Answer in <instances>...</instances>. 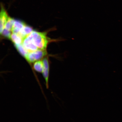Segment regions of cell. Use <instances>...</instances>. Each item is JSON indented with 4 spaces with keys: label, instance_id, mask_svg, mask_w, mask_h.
<instances>
[{
    "label": "cell",
    "instance_id": "cell-1",
    "mask_svg": "<svg viewBox=\"0 0 122 122\" xmlns=\"http://www.w3.org/2000/svg\"><path fill=\"white\" fill-rule=\"evenodd\" d=\"M26 37L39 49L45 50L48 42L45 33L33 31Z\"/></svg>",
    "mask_w": 122,
    "mask_h": 122
},
{
    "label": "cell",
    "instance_id": "cell-2",
    "mask_svg": "<svg viewBox=\"0 0 122 122\" xmlns=\"http://www.w3.org/2000/svg\"><path fill=\"white\" fill-rule=\"evenodd\" d=\"M46 54L45 50L39 49L36 51L29 53L25 58L30 63H33L36 61L41 60Z\"/></svg>",
    "mask_w": 122,
    "mask_h": 122
},
{
    "label": "cell",
    "instance_id": "cell-3",
    "mask_svg": "<svg viewBox=\"0 0 122 122\" xmlns=\"http://www.w3.org/2000/svg\"><path fill=\"white\" fill-rule=\"evenodd\" d=\"M22 44L29 53L32 52L39 49L26 37L23 39Z\"/></svg>",
    "mask_w": 122,
    "mask_h": 122
},
{
    "label": "cell",
    "instance_id": "cell-4",
    "mask_svg": "<svg viewBox=\"0 0 122 122\" xmlns=\"http://www.w3.org/2000/svg\"><path fill=\"white\" fill-rule=\"evenodd\" d=\"M9 17L6 12L2 8L0 15V32L1 34L4 29Z\"/></svg>",
    "mask_w": 122,
    "mask_h": 122
},
{
    "label": "cell",
    "instance_id": "cell-5",
    "mask_svg": "<svg viewBox=\"0 0 122 122\" xmlns=\"http://www.w3.org/2000/svg\"><path fill=\"white\" fill-rule=\"evenodd\" d=\"M44 66V69L43 74L45 78L47 88H48V78L49 72V64L47 58H45L42 60Z\"/></svg>",
    "mask_w": 122,
    "mask_h": 122
},
{
    "label": "cell",
    "instance_id": "cell-6",
    "mask_svg": "<svg viewBox=\"0 0 122 122\" xmlns=\"http://www.w3.org/2000/svg\"><path fill=\"white\" fill-rule=\"evenodd\" d=\"M33 31L31 27L25 25L18 34L23 39Z\"/></svg>",
    "mask_w": 122,
    "mask_h": 122
},
{
    "label": "cell",
    "instance_id": "cell-7",
    "mask_svg": "<svg viewBox=\"0 0 122 122\" xmlns=\"http://www.w3.org/2000/svg\"><path fill=\"white\" fill-rule=\"evenodd\" d=\"M25 25L24 23L20 21L15 20L12 31V32L18 34Z\"/></svg>",
    "mask_w": 122,
    "mask_h": 122
},
{
    "label": "cell",
    "instance_id": "cell-8",
    "mask_svg": "<svg viewBox=\"0 0 122 122\" xmlns=\"http://www.w3.org/2000/svg\"><path fill=\"white\" fill-rule=\"evenodd\" d=\"M10 39L15 45H19L22 43L23 39L18 34L12 33Z\"/></svg>",
    "mask_w": 122,
    "mask_h": 122
},
{
    "label": "cell",
    "instance_id": "cell-9",
    "mask_svg": "<svg viewBox=\"0 0 122 122\" xmlns=\"http://www.w3.org/2000/svg\"><path fill=\"white\" fill-rule=\"evenodd\" d=\"M34 69L39 72H43L44 69L43 62L42 61H38L35 62L33 65Z\"/></svg>",
    "mask_w": 122,
    "mask_h": 122
},
{
    "label": "cell",
    "instance_id": "cell-10",
    "mask_svg": "<svg viewBox=\"0 0 122 122\" xmlns=\"http://www.w3.org/2000/svg\"><path fill=\"white\" fill-rule=\"evenodd\" d=\"M15 46L18 51L23 57L25 58L27 55L28 54L29 52L24 48L22 44H20V45H15Z\"/></svg>",
    "mask_w": 122,
    "mask_h": 122
},
{
    "label": "cell",
    "instance_id": "cell-11",
    "mask_svg": "<svg viewBox=\"0 0 122 122\" xmlns=\"http://www.w3.org/2000/svg\"><path fill=\"white\" fill-rule=\"evenodd\" d=\"M15 21V20L14 19L9 17L6 23L4 28L10 30V31H12Z\"/></svg>",
    "mask_w": 122,
    "mask_h": 122
},
{
    "label": "cell",
    "instance_id": "cell-12",
    "mask_svg": "<svg viewBox=\"0 0 122 122\" xmlns=\"http://www.w3.org/2000/svg\"><path fill=\"white\" fill-rule=\"evenodd\" d=\"M1 34H2L4 37L10 39L12 34L11 31L4 28Z\"/></svg>",
    "mask_w": 122,
    "mask_h": 122
}]
</instances>
